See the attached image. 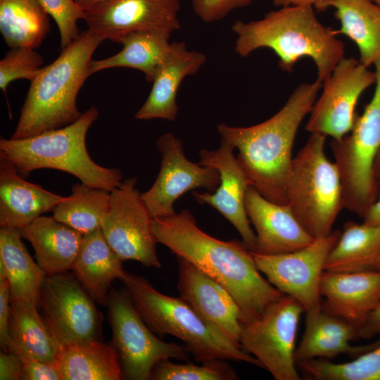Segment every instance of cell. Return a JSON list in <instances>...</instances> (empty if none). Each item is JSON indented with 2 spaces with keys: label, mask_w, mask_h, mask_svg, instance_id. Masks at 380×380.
<instances>
[{
  "label": "cell",
  "mask_w": 380,
  "mask_h": 380,
  "mask_svg": "<svg viewBox=\"0 0 380 380\" xmlns=\"http://www.w3.org/2000/svg\"><path fill=\"white\" fill-rule=\"evenodd\" d=\"M239 377L224 359H214L197 365L187 361L176 364L170 359L159 361L153 368L152 380H236Z\"/></svg>",
  "instance_id": "e575fe53"
},
{
  "label": "cell",
  "mask_w": 380,
  "mask_h": 380,
  "mask_svg": "<svg viewBox=\"0 0 380 380\" xmlns=\"http://www.w3.org/2000/svg\"><path fill=\"white\" fill-rule=\"evenodd\" d=\"M380 335V300L358 329L359 337L369 339Z\"/></svg>",
  "instance_id": "b9f144b4"
},
{
  "label": "cell",
  "mask_w": 380,
  "mask_h": 380,
  "mask_svg": "<svg viewBox=\"0 0 380 380\" xmlns=\"http://www.w3.org/2000/svg\"><path fill=\"white\" fill-rule=\"evenodd\" d=\"M38 307L27 299L11 300L8 351L55 363L61 345L39 315Z\"/></svg>",
  "instance_id": "484cf974"
},
{
  "label": "cell",
  "mask_w": 380,
  "mask_h": 380,
  "mask_svg": "<svg viewBox=\"0 0 380 380\" xmlns=\"http://www.w3.org/2000/svg\"><path fill=\"white\" fill-rule=\"evenodd\" d=\"M376 86L351 131L329 143L338 169L344 208L363 217L376 199L375 162L380 150V57L374 63Z\"/></svg>",
  "instance_id": "ba28073f"
},
{
  "label": "cell",
  "mask_w": 380,
  "mask_h": 380,
  "mask_svg": "<svg viewBox=\"0 0 380 380\" xmlns=\"http://www.w3.org/2000/svg\"><path fill=\"white\" fill-rule=\"evenodd\" d=\"M302 305L285 295L260 318L242 324L240 345L276 380H300L294 358Z\"/></svg>",
  "instance_id": "30bf717a"
},
{
  "label": "cell",
  "mask_w": 380,
  "mask_h": 380,
  "mask_svg": "<svg viewBox=\"0 0 380 380\" xmlns=\"http://www.w3.org/2000/svg\"><path fill=\"white\" fill-rule=\"evenodd\" d=\"M253 0H191L196 14L205 23L224 18L232 11L248 6Z\"/></svg>",
  "instance_id": "74e56055"
},
{
  "label": "cell",
  "mask_w": 380,
  "mask_h": 380,
  "mask_svg": "<svg viewBox=\"0 0 380 380\" xmlns=\"http://www.w3.org/2000/svg\"><path fill=\"white\" fill-rule=\"evenodd\" d=\"M44 59L35 49L13 48L0 61V89L6 93L8 86L18 79L31 82L44 67Z\"/></svg>",
  "instance_id": "d590c367"
},
{
  "label": "cell",
  "mask_w": 380,
  "mask_h": 380,
  "mask_svg": "<svg viewBox=\"0 0 380 380\" xmlns=\"http://www.w3.org/2000/svg\"><path fill=\"white\" fill-rule=\"evenodd\" d=\"M325 139L310 134L293 158L288 181V205L314 239L331 234L344 208L339 171L325 155Z\"/></svg>",
  "instance_id": "52a82bcc"
},
{
  "label": "cell",
  "mask_w": 380,
  "mask_h": 380,
  "mask_svg": "<svg viewBox=\"0 0 380 380\" xmlns=\"http://www.w3.org/2000/svg\"><path fill=\"white\" fill-rule=\"evenodd\" d=\"M156 145L161 154L160 171L152 186L141 193L153 218L175 214V202L189 191L197 188L209 192L216 190L220 182L218 171L188 160L182 142L174 134L165 133L158 139Z\"/></svg>",
  "instance_id": "9a60e30c"
},
{
  "label": "cell",
  "mask_w": 380,
  "mask_h": 380,
  "mask_svg": "<svg viewBox=\"0 0 380 380\" xmlns=\"http://www.w3.org/2000/svg\"><path fill=\"white\" fill-rule=\"evenodd\" d=\"M335 8L341 27L335 34L346 35L359 51V61L367 67L380 57V7L370 0H336L327 4Z\"/></svg>",
  "instance_id": "83f0119b"
},
{
  "label": "cell",
  "mask_w": 380,
  "mask_h": 380,
  "mask_svg": "<svg viewBox=\"0 0 380 380\" xmlns=\"http://www.w3.org/2000/svg\"><path fill=\"white\" fill-rule=\"evenodd\" d=\"M18 229L22 238L32 244L37 262L46 274L71 270L82 243V233L53 217L42 215Z\"/></svg>",
  "instance_id": "cb8c5ba5"
},
{
  "label": "cell",
  "mask_w": 380,
  "mask_h": 380,
  "mask_svg": "<svg viewBox=\"0 0 380 380\" xmlns=\"http://www.w3.org/2000/svg\"><path fill=\"white\" fill-rule=\"evenodd\" d=\"M108 1L110 0H75L85 12Z\"/></svg>",
  "instance_id": "f6af8a7d"
},
{
  "label": "cell",
  "mask_w": 380,
  "mask_h": 380,
  "mask_svg": "<svg viewBox=\"0 0 380 380\" xmlns=\"http://www.w3.org/2000/svg\"><path fill=\"white\" fill-rule=\"evenodd\" d=\"M299 369L317 380H380V339L352 361L334 363L323 358L296 362Z\"/></svg>",
  "instance_id": "836d02e7"
},
{
  "label": "cell",
  "mask_w": 380,
  "mask_h": 380,
  "mask_svg": "<svg viewBox=\"0 0 380 380\" xmlns=\"http://www.w3.org/2000/svg\"><path fill=\"white\" fill-rule=\"evenodd\" d=\"M323 82L305 129L338 140L351 131L357 102L364 91L375 84L376 74L359 60L343 57Z\"/></svg>",
  "instance_id": "5bb4252c"
},
{
  "label": "cell",
  "mask_w": 380,
  "mask_h": 380,
  "mask_svg": "<svg viewBox=\"0 0 380 380\" xmlns=\"http://www.w3.org/2000/svg\"><path fill=\"white\" fill-rule=\"evenodd\" d=\"M170 33L140 31L124 37L119 42L122 50L116 54L89 63V76L112 68H131L141 71L146 80L152 82L156 72L167 55L171 43Z\"/></svg>",
  "instance_id": "f1b7e54d"
},
{
  "label": "cell",
  "mask_w": 380,
  "mask_h": 380,
  "mask_svg": "<svg viewBox=\"0 0 380 380\" xmlns=\"http://www.w3.org/2000/svg\"><path fill=\"white\" fill-rule=\"evenodd\" d=\"M177 259L179 297L209 325L241 347V312L233 297L187 260Z\"/></svg>",
  "instance_id": "ac0fdd59"
},
{
  "label": "cell",
  "mask_w": 380,
  "mask_h": 380,
  "mask_svg": "<svg viewBox=\"0 0 380 380\" xmlns=\"http://www.w3.org/2000/svg\"><path fill=\"white\" fill-rule=\"evenodd\" d=\"M380 251V227L347 222L325 263L324 271L352 272L373 270Z\"/></svg>",
  "instance_id": "4dcf8cb0"
},
{
  "label": "cell",
  "mask_w": 380,
  "mask_h": 380,
  "mask_svg": "<svg viewBox=\"0 0 380 380\" xmlns=\"http://www.w3.org/2000/svg\"><path fill=\"white\" fill-rule=\"evenodd\" d=\"M72 194L53 209V217L83 235L101 229L110 203L109 191L82 182L72 186Z\"/></svg>",
  "instance_id": "d6a6232c"
},
{
  "label": "cell",
  "mask_w": 380,
  "mask_h": 380,
  "mask_svg": "<svg viewBox=\"0 0 380 380\" xmlns=\"http://www.w3.org/2000/svg\"><path fill=\"white\" fill-rule=\"evenodd\" d=\"M22 361L15 354L1 351L0 354V379L20 380Z\"/></svg>",
  "instance_id": "60d3db41"
},
{
  "label": "cell",
  "mask_w": 380,
  "mask_h": 380,
  "mask_svg": "<svg viewBox=\"0 0 380 380\" xmlns=\"http://www.w3.org/2000/svg\"><path fill=\"white\" fill-rule=\"evenodd\" d=\"M336 0H272L273 4L278 7L289 6H312L318 11L325 10L327 4Z\"/></svg>",
  "instance_id": "7bdbcfd3"
},
{
  "label": "cell",
  "mask_w": 380,
  "mask_h": 380,
  "mask_svg": "<svg viewBox=\"0 0 380 380\" xmlns=\"http://www.w3.org/2000/svg\"><path fill=\"white\" fill-rule=\"evenodd\" d=\"M234 147L221 139L220 147L213 151H199L198 163L216 169L220 177V184L215 193L193 191L192 195L200 204H208L223 215L240 234L242 241L254 251L256 234L250 225L245 208V195L249 181L245 171L233 151Z\"/></svg>",
  "instance_id": "e0dca14e"
},
{
  "label": "cell",
  "mask_w": 380,
  "mask_h": 380,
  "mask_svg": "<svg viewBox=\"0 0 380 380\" xmlns=\"http://www.w3.org/2000/svg\"><path fill=\"white\" fill-rule=\"evenodd\" d=\"M22 361L20 380H62L54 362L28 356H18Z\"/></svg>",
  "instance_id": "f35d334b"
},
{
  "label": "cell",
  "mask_w": 380,
  "mask_h": 380,
  "mask_svg": "<svg viewBox=\"0 0 380 380\" xmlns=\"http://www.w3.org/2000/svg\"><path fill=\"white\" fill-rule=\"evenodd\" d=\"M21 239L18 229L1 227L0 259L6 270L11 300L27 299L39 307L41 290L47 274L34 261Z\"/></svg>",
  "instance_id": "f546056e"
},
{
  "label": "cell",
  "mask_w": 380,
  "mask_h": 380,
  "mask_svg": "<svg viewBox=\"0 0 380 380\" xmlns=\"http://www.w3.org/2000/svg\"><path fill=\"white\" fill-rule=\"evenodd\" d=\"M47 274L39 298L43 317L61 346L99 340L101 315L75 277Z\"/></svg>",
  "instance_id": "4fadbf2b"
},
{
  "label": "cell",
  "mask_w": 380,
  "mask_h": 380,
  "mask_svg": "<svg viewBox=\"0 0 380 380\" xmlns=\"http://www.w3.org/2000/svg\"><path fill=\"white\" fill-rule=\"evenodd\" d=\"M373 270L380 272V251L378 254V256L374 262Z\"/></svg>",
  "instance_id": "7dc6e473"
},
{
  "label": "cell",
  "mask_w": 380,
  "mask_h": 380,
  "mask_svg": "<svg viewBox=\"0 0 380 380\" xmlns=\"http://www.w3.org/2000/svg\"><path fill=\"white\" fill-rule=\"evenodd\" d=\"M322 87L319 80L300 84L270 119L251 127L217 126L223 139L238 150L237 159L250 185L264 198L288 205L292 148L298 127L310 113Z\"/></svg>",
  "instance_id": "7a4b0ae2"
},
{
  "label": "cell",
  "mask_w": 380,
  "mask_h": 380,
  "mask_svg": "<svg viewBox=\"0 0 380 380\" xmlns=\"http://www.w3.org/2000/svg\"><path fill=\"white\" fill-rule=\"evenodd\" d=\"M103 41L87 29L41 69L30 82L11 139H26L61 128L81 117L77 94L89 76L93 53Z\"/></svg>",
  "instance_id": "277c9868"
},
{
  "label": "cell",
  "mask_w": 380,
  "mask_h": 380,
  "mask_svg": "<svg viewBox=\"0 0 380 380\" xmlns=\"http://www.w3.org/2000/svg\"><path fill=\"white\" fill-rule=\"evenodd\" d=\"M319 291L325 298L322 305L324 312L340 317L359 329L380 300V272L324 271Z\"/></svg>",
  "instance_id": "ffe728a7"
},
{
  "label": "cell",
  "mask_w": 380,
  "mask_h": 380,
  "mask_svg": "<svg viewBox=\"0 0 380 380\" xmlns=\"http://www.w3.org/2000/svg\"><path fill=\"white\" fill-rule=\"evenodd\" d=\"M11 290L8 281L0 283V343L4 351H8L10 342Z\"/></svg>",
  "instance_id": "ab89813d"
},
{
  "label": "cell",
  "mask_w": 380,
  "mask_h": 380,
  "mask_svg": "<svg viewBox=\"0 0 380 380\" xmlns=\"http://www.w3.org/2000/svg\"><path fill=\"white\" fill-rule=\"evenodd\" d=\"M245 208L256 231L253 252L286 253L303 248L315 240L300 225L289 205L267 200L251 185L246 192Z\"/></svg>",
  "instance_id": "d6986e66"
},
{
  "label": "cell",
  "mask_w": 380,
  "mask_h": 380,
  "mask_svg": "<svg viewBox=\"0 0 380 380\" xmlns=\"http://www.w3.org/2000/svg\"><path fill=\"white\" fill-rule=\"evenodd\" d=\"M232 30L236 35L234 51L240 56L270 49L278 56L280 69L288 72L303 57H310L322 82L344 57L343 43L331 27L319 21L312 6L281 7L260 20H237Z\"/></svg>",
  "instance_id": "3957f363"
},
{
  "label": "cell",
  "mask_w": 380,
  "mask_h": 380,
  "mask_svg": "<svg viewBox=\"0 0 380 380\" xmlns=\"http://www.w3.org/2000/svg\"><path fill=\"white\" fill-rule=\"evenodd\" d=\"M380 7V0H370Z\"/></svg>",
  "instance_id": "c3c4849f"
},
{
  "label": "cell",
  "mask_w": 380,
  "mask_h": 380,
  "mask_svg": "<svg viewBox=\"0 0 380 380\" xmlns=\"http://www.w3.org/2000/svg\"><path fill=\"white\" fill-rule=\"evenodd\" d=\"M359 337L358 329L348 322L328 314L322 309L306 312L305 333L295 350L296 362L329 358L339 354L357 357L372 348L377 341L366 346H353Z\"/></svg>",
  "instance_id": "603a6c76"
},
{
  "label": "cell",
  "mask_w": 380,
  "mask_h": 380,
  "mask_svg": "<svg viewBox=\"0 0 380 380\" xmlns=\"http://www.w3.org/2000/svg\"><path fill=\"white\" fill-rule=\"evenodd\" d=\"M205 61L206 56L203 53L188 50L184 42L171 43L169 52L152 82L149 95L134 118L175 121L178 113L176 98L180 84L186 76L196 74Z\"/></svg>",
  "instance_id": "44dd1931"
},
{
  "label": "cell",
  "mask_w": 380,
  "mask_h": 380,
  "mask_svg": "<svg viewBox=\"0 0 380 380\" xmlns=\"http://www.w3.org/2000/svg\"><path fill=\"white\" fill-rule=\"evenodd\" d=\"M108 318L122 379L148 380L154 366L165 359L188 361L185 346L163 341L142 319L125 288L112 289L108 297Z\"/></svg>",
  "instance_id": "9c48e42d"
},
{
  "label": "cell",
  "mask_w": 380,
  "mask_h": 380,
  "mask_svg": "<svg viewBox=\"0 0 380 380\" xmlns=\"http://www.w3.org/2000/svg\"><path fill=\"white\" fill-rule=\"evenodd\" d=\"M363 218V222L380 227V196L371 205Z\"/></svg>",
  "instance_id": "ee69618b"
},
{
  "label": "cell",
  "mask_w": 380,
  "mask_h": 380,
  "mask_svg": "<svg viewBox=\"0 0 380 380\" xmlns=\"http://www.w3.org/2000/svg\"><path fill=\"white\" fill-rule=\"evenodd\" d=\"M122 262L99 229L83 235L71 270L95 302L106 306L112 281L126 272Z\"/></svg>",
  "instance_id": "d4e9b609"
},
{
  "label": "cell",
  "mask_w": 380,
  "mask_h": 380,
  "mask_svg": "<svg viewBox=\"0 0 380 380\" xmlns=\"http://www.w3.org/2000/svg\"><path fill=\"white\" fill-rule=\"evenodd\" d=\"M99 116L93 105L72 124L22 139H0V151L15 165L20 175L38 169H55L71 174L81 182L111 191L122 182L117 168L99 165L86 146L88 129Z\"/></svg>",
  "instance_id": "5b68a950"
},
{
  "label": "cell",
  "mask_w": 380,
  "mask_h": 380,
  "mask_svg": "<svg viewBox=\"0 0 380 380\" xmlns=\"http://www.w3.org/2000/svg\"><path fill=\"white\" fill-rule=\"evenodd\" d=\"M137 182V178L129 177L110 192L101 231L122 261L136 260L146 267L160 268L153 218L136 188Z\"/></svg>",
  "instance_id": "8fae6325"
},
{
  "label": "cell",
  "mask_w": 380,
  "mask_h": 380,
  "mask_svg": "<svg viewBox=\"0 0 380 380\" xmlns=\"http://www.w3.org/2000/svg\"><path fill=\"white\" fill-rule=\"evenodd\" d=\"M341 231L315 239L300 250L265 255L252 251L258 270L279 291L296 300L305 312L322 309L320 279L326 259Z\"/></svg>",
  "instance_id": "7c38bea8"
},
{
  "label": "cell",
  "mask_w": 380,
  "mask_h": 380,
  "mask_svg": "<svg viewBox=\"0 0 380 380\" xmlns=\"http://www.w3.org/2000/svg\"><path fill=\"white\" fill-rule=\"evenodd\" d=\"M158 243L224 287L241 312L242 324L260 317L285 294L261 274L243 241H222L201 230L189 210L153 219Z\"/></svg>",
  "instance_id": "6da1fadb"
},
{
  "label": "cell",
  "mask_w": 380,
  "mask_h": 380,
  "mask_svg": "<svg viewBox=\"0 0 380 380\" xmlns=\"http://www.w3.org/2000/svg\"><path fill=\"white\" fill-rule=\"evenodd\" d=\"M55 364L62 380L122 379L113 347L99 340L61 346Z\"/></svg>",
  "instance_id": "4316f807"
},
{
  "label": "cell",
  "mask_w": 380,
  "mask_h": 380,
  "mask_svg": "<svg viewBox=\"0 0 380 380\" xmlns=\"http://www.w3.org/2000/svg\"><path fill=\"white\" fill-rule=\"evenodd\" d=\"M49 16L40 0H0V32L11 49H36L50 31Z\"/></svg>",
  "instance_id": "1f68e13d"
},
{
  "label": "cell",
  "mask_w": 380,
  "mask_h": 380,
  "mask_svg": "<svg viewBox=\"0 0 380 380\" xmlns=\"http://www.w3.org/2000/svg\"><path fill=\"white\" fill-rule=\"evenodd\" d=\"M374 173L376 179H380V150L375 162Z\"/></svg>",
  "instance_id": "bcb514c9"
},
{
  "label": "cell",
  "mask_w": 380,
  "mask_h": 380,
  "mask_svg": "<svg viewBox=\"0 0 380 380\" xmlns=\"http://www.w3.org/2000/svg\"><path fill=\"white\" fill-rule=\"evenodd\" d=\"M47 13L55 20L60 34L61 49L80 34L78 20H84L85 11L75 0H40Z\"/></svg>",
  "instance_id": "8d00e7d4"
},
{
  "label": "cell",
  "mask_w": 380,
  "mask_h": 380,
  "mask_svg": "<svg viewBox=\"0 0 380 380\" xmlns=\"http://www.w3.org/2000/svg\"><path fill=\"white\" fill-rule=\"evenodd\" d=\"M179 0H110L85 12L88 30L118 43L140 31L172 33L180 28Z\"/></svg>",
  "instance_id": "2e32d148"
},
{
  "label": "cell",
  "mask_w": 380,
  "mask_h": 380,
  "mask_svg": "<svg viewBox=\"0 0 380 380\" xmlns=\"http://www.w3.org/2000/svg\"><path fill=\"white\" fill-rule=\"evenodd\" d=\"M65 198L22 178L13 163L0 151L1 227L22 229L52 211Z\"/></svg>",
  "instance_id": "7402d4cb"
},
{
  "label": "cell",
  "mask_w": 380,
  "mask_h": 380,
  "mask_svg": "<svg viewBox=\"0 0 380 380\" xmlns=\"http://www.w3.org/2000/svg\"><path fill=\"white\" fill-rule=\"evenodd\" d=\"M120 281L149 328L160 336L180 339L196 361L224 359L263 368L256 357L209 325L180 297L163 294L146 279L127 272Z\"/></svg>",
  "instance_id": "8992f818"
}]
</instances>
